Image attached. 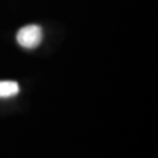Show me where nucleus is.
Wrapping results in <instances>:
<instances>
[{"label": "nucleus", "mask_w": 158, "mask_h": 158, "mask_svg": "<svg viewBox=\"0 0 158 158\" xmlns=\"http://www.w3.org/2000/svg\"><path fill=\"white\" fill-rule=\"evenodd\" d=\"M20 88L15 81H0V98L15 96Z\"/></svg>", "instance_id": "2"}, {"label": "nucleus", "mask_w": 158, "mask_h": 158, "mask_svg": "<svg viewBox=\"0 0 158 158\" xmlns=\"http://www.w3.org/2000/svg\"><path fill=\"white\" fill-rule=\"evenodd\" d=\"M18 44L27 49L35 48L42 41V29L38 25H28L19 29L17 34Z\"/></svg>", "instance_id": "1"}]
</instances>
